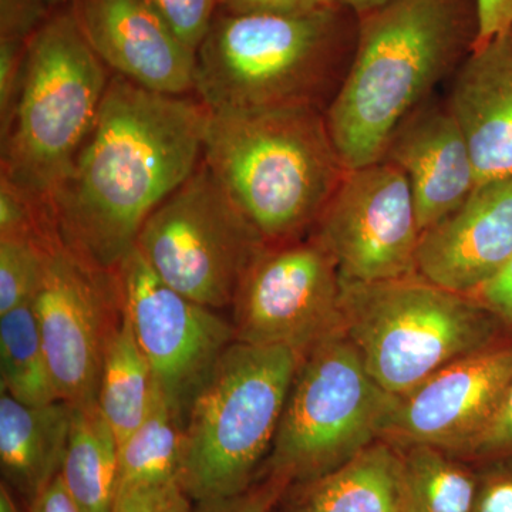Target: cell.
Masks as SVG:
<instances>
[{"label": "cell", "mask_w": 512, "mask_h": 512, "mask_svg": "<svg viewBox=\"0 0 512 512\" xmlns=\"http://www.w3.org/2000/svg\"><path fill=\"white\" fill-rule=\"evenodd\" d=\"M301 360L281 346L232 342L224 350L185 414L178 483L192 501L222 500L255 483Z\"/></svg>", "instance_id": "cell-5"}, {"label": "cell", "mask_w": 512, "mask_h": 512, "mask_svg": "<svg viewBox=\"0 0 512 512\" xmlns=\"http://www.w3.org/2000/svg\"><path fill=\"white\" fill-rule=\"evenodd\" d=\"M29 512H83L67 491L60 473L30 501Z\"/></svg>", "instance_id": "cell-37"}, {"label": "cell", "mask_w": 512, "mask_h": 512, "mask_svg": "<svg viewBox=\"0 0 512 512\" xmlns=\"http://www.w3.org/2000/svg\"><path fill=\"white\" fill-rule=\"evenodd\" d=\"M476 0H387L359 16L352 63L325 111L346 170L382 160L394 131L476 47Z\"/></svg>", "instance_id": "cell-2"}, {"label": "cell", "mask_w": 512, "mask_h": 512, "mask_svg": "<svg viewBox=\"0 0 512 512\" xmlns=\"http://www.w3.org/2000/svg\"><path fill=\"white\" fill-rule=\"evenodd\" d=\"M387 0H342V5L356 13L357 16L366 15L386 3Z\"/></svg>", "instance_id": "cell-38"}, {"label": "cell", "mask_w": 512, "mask_h": 512, "mask_svg": "<svg viewBox=\"0 0 512 512\" xmlns=\"http://www.w3.org/2000/svg\"><path fill=\"white\" fill-rule=\"evenodd\" d=\"M468 296L481 303L503 328H512V258L494 278Z\"/></svg>", "instance_id": "cell-34"}, {"label": "cell", "mask_w": 512, "mask_h": 512, "mask_svg": "<svg viewBox=\"0 0 512 512\" xmlns=\"http://www.w3.org/2000/svg\"><path fill=\"white\" fill-rule=\"evenodd\" d=\"M49 2L53 9H59L63 8V6L69 5L72 0H49Z\"/></svg>", "instance_id": "cell-40"}, {"label": "cell", "mask_w": 512, "mask_h": 512, "mask_svg": "<svg viewBox=\"0 0 512 512\" xmlns=\"http://www.w3.org/2000/svg\"><path fill=\"white\" fill-rule=\"evenodd\" d=\"M343 332L367 372L393 396L493 345L503 328L471 296L419 274L372 284L342 282Z\"/></svg>", "instance_id": "cell-7"}, {"label": "cell", "mask_w": 512, "mask_h": 512, "mask_svg": "<svg viewBox=\"0 0 512 512\" xmlns=\"http://www.w3.org/2000/svg\"><path fill=\"white\" fill-rule=\"evenodd\" d=\"M53 10L49 0H0V40L28 43Z\"/></svg>", "instance_id": "cell-30"}, {"label": "cell", "mask_w": 512, "mask_h": 512, "mask_svg": "<svg viewBox=\"0 0 512 512\" xmlns=\"http://www.w3.org/2000/svg\"><path fill=\"white\" fill-rule=\"evenodd\" d=\"M67 6L111 72L165 96L195 92L197 52L150 0H72Z\"/></svg>", "instance_id": "cell-15"}, {"label": "cell", "mask_w": 512, "mask_h": 512, "mask_svg": "<svg viewBox=\"0 0 512 512\" xmlns=\"http://www.w3.org/2000/svg\"><path fill=\"white\" fill-rule=\"evenodd\" d=\"M183 447L184 419L157 386L146 419L120 444L117 493L178 481Z\"/></svg>", "instance_id": "cell-23"}, {"label": "cell", "mask_w": 512, "mask_h": 512, "mask_svg": "<svg viewBox=\"0 0 512 512\" xmlns=\"http://www.w3.org/2000/svg\"><path fill=\"white\" fill-rule=\"evenodd\" d=\"M399 448L409 512L473 511L480 478L463 461L430 444Z\"/></svg>", "instance_id": "cell-24"}, {"label": "cell", "mask_w": 512, "mask_h": 512, "mask_svg": "<svg viewBox=\"0 0 512 512\" xmlns=\"http://www.w3.org/2000/svg\"><path fill=\"white\" fill-rule=\"evenodd\" d=\"M2 393L33 406L60 400L32 302L0 315Z\"/></svg>", "instance_id": "cell-25"}, {"label": "cell", "mask_w": 512, "mask_h": 512, "mask_svg": "<svg viewBox=\"0 0 512 512\" xmlns=\"http://www.w3.org/2000/svg\"><path fill=\"white\" fill-rule=\"evenodd\" d=\"M285 497V512H409L400 448L377 440L335 470L292 484Z\"/></svg>", "instance_id": "cell-19"}, {"label": "cell", "mask_w": 512, "mask_h": 512, "mask_svg": "<svg viewBox=\"0 0 512 512\" xmlns=\"http://www.w3.org/2000/svg\"><path fill=\"white\" fill-rule=\"evenodd\" d=\"M309 235L333 256L342 282L417 274L421 231L412 188L387 161L346 170Z\"/></svg>", "instance_id": "cell-12"}, {"label": "cell", "mask_w": 512, "mask_h": 512, "mask_svg": "<svg viewBox=\"0 0 512 512\" xmlns=\"http://www.w3.org/2000/svg\"><path fill=\"white\" fill-rule=\"evenodd\" d=\"M403 171L420 231L460 208L477 187L466 138L447 101L427 100L394 131L382 160Z\"/></svg>", "instance_id": "cell-17"}, {"label": "cell", "mask_w": 512, "mask_h": 512, "mask_svg": "<svg viewBox=\"0 0 512 512\" xmlns=\"http://www.w3.org/2000/svg\"><path fill=\"white\" fill-rule=\"evenodd\" d=\"M157 383L138 346L130 320L111 339L101 370L97 406L120 444L143 423L156 394Z\"/></svg>", "instance_id": "cell-22"}, {"label": "cell", "mask_w": 512, "mask_h": 512, "mask_svg": "<svg viewBox=\"0 0 512 512\" xmlns=\"http://www.w3.org/2000/svg\"><path fill=\"white\" fill-rule=\"evenodd\" d=\"M265 247L204 161L150 215L136 244L165 284L214 311L232 305Z\"/></svg>", "instance_id": "cell-9"}, {"label": "cell", "mask_w": 512, "mask_h": 512, "mask_svg": "<svg viewBox=\"0 0 512 512\" xmlns=\"http://www.w3.org/2000/svg\"><path fill=\"white\" fill-rule=\"evenodd\" d=\"M512 384V345L477 350L397 399L383 439L461 456L500 409Z\"/></svg>", "instance_id": "cell-14"}, {"label": "cell", "mask_w": 512, "mask_h": 512, "mask_svg": "<svg viewBox=\"0 0 512 512\" xmlns=\"http://www.w3.org/2000/svg\"><path fill=\"white\" fill-rule=\"evenodd\" d=\"M74 406L0 397V464L6 481L32 501L62 470Z\"/></svg>", "instance_id": "cell-20"}, {"label": "cell", "mask_w": 512, "mask_h": 512, "mask_svg": "<svg viewBox=\"0 0 512 512\" xmlns=\"http://www.w3.org/2000/svg\"><path fill=\"white\" fill-rule=\"evenodd\" d=\"M107 70L69 6L53 10L30 37L22 90L2 136V177L47 210L93 131Z\"/></svg>", "instance_id": "cell-6"}, {"label": "cell", "mask_w": 512, "mask_h": 512, "mask_svg": "<svg viewBox=\"0 0 512 512\" xmlns=\"http://www.w3.org/2000/svg\"><path fill=\"white\" fill-rule=\"evenodd\" d=\"M210 110L110 77L96 124L49 202L60 244L114 272L150 215L194 174Z\"/></svg>", "instance_id": "cell-1"}, {"label": "cell", "mask_w": 512, "mask_h": 512, "mask_svg": "<svg viewBox=\"0 0 512 512\" xmlns=\"http://www.w3.org/2000/svg\"><path fill=\"white\" fill-rule=\"evenodd\" d=\"M53 242L25 235L0 237V315L33 301Z\"/></svg>", "instance_id": "cell-26"}, {"label": "cell", "mask_w": 512, "mask_h": 512, "mask_svg": "<svg viewBox=\"0 0 512 512\" xmlns=\"http://www.w3.org/2000/svg\"><path fill=\"white\" fill-rule=\"evenodd\" d=\"M471 512H512V473L500 471L480 480Z\"/></svg>", "instance_id": "cell-36"}, {"label": "cell", "mask_w": 512, "mask_h": 512, "mask_svg": "<svg viewBox=\"0 0 512 512\" xmlns=\"http://www.w3.org/2000/svg\"><path fill=\"white\" fill-rule=\"evenodd\" d=\"M28 43L0 40V134L2 136L12 123L13 113L22 90Z\"/></svg>", "instance_id": "cell-31"}, {"label": "cell", "mask_w": 512, "mask_h": 512, "mask_svg": "<svg viewBox=\"0 0 512 512\" xmlns=\"http://www.w3.org/2000/svg\"><path fill=\"white\" fill-rule=\"evenodd\" d=\"M357 28L359 16L346 6L302 16L218 10L197 50V99L210 111H326L348 74Z\"/></svg>", "instance_id": "cell-4"}, {"label": "cell", "mask_w": 512, "mask_h": 512, "mask_svg": "<svg viewBox=\"0 0 512 512\" xmlns=\"http://www.w3.org/2000/svg\"><path fill=\"white\" fill-rule=\"evenodd\" d=\"M116 275L124 312L158 389L185 421L198 387L235 342L232 323L165 284L137 248Z\"/></svg>", "instance_id": "cell-13"}, {"label": "cell", "mask_w": 512, "mask_h": 512, "mask_svg": "<svg viewBox=\"0 0 512 512\" xmlns=\"http://www.w3.org/2000/svg\"><path fill=\"white\" fill-rule=\"evenodd\" d=\"M60 476L83 512H113L119 441L97 402L74 406Z\"/></svg>", "instance_id": "cell-21"}, {"label": "cell", "mask_w": 512, "mask_h": 512, "mask_svg": "<svg viewBox=\"0 0 512 512\" xmlns=\"http://www.w3.org/2000/svg\"><path fill=\"white\" fill-rule=\"evenodd\" d=\"M202 161L266 245L308 237L346 173L309 106L210 111Z\"/></svg>", "instance_id": "cell-3"}, {"label": "cell", "mask_w": 512, "mask_h": 512, "mask_svg": "<svg viewBox=\"0 0 512 512\" xmlns=\"http://www.w3.org/2000/svg\"><path fill=\"white\" fill-rule=\"evenodd\" d=\"M0 512H22L5 481L0 485Z\"/></svg>", "instance_id": "cell-39"}, {"label": "cell", "mask_w": 512, "mask_h": 512, "mask_svg": "<svg viewBox=\"0 0 512 512\" xmlns=\"http://www.w3.org/2000/svg\"><path fill=\"white\" fill-rule=\"evenodd\" d=\"M343 6L342 0H220L221 12L231 15L302 16Z\"/></svg>", "instance_id": "cell-33"}, {"label": "cell", "mask_w": 512, "mask_h": 512, "mask_svg": "<svg viewBox=\"0 0 512 512\" xmlns=\"http://www.w3.org/2000/svg\"><path fill=\"white\" fill-rule=\"evenodd\" d=\"M113 512H194L192 500L178 481L117 493Z\"/></svg>", "instance_id": "cell-28"}, {"label": "cell", "mask_w": 512, "mask_h": 512, "mask_svg": "<svg viewBox=\"0 0 512 512\" xmlns=\"http://www.w3.org/2000/svg\"><path fill=\"white\" fill-rule=\"evenodd\" d=\"M178 37L197 52L220 9V0H150Z\"/></svg>", "instance_id": "cell-27"}, {"label": "cell", "mask_w": 512, "mask_h": 512, "mask_svg": "<svg viewBox=\"0 0 512 512\" xmlns=\"http://www.w3.org/2000/svg\"><path fill=\"white\" fill-rule=\"evenodd\" d=\"M264 476L242 493L222 500L198 503L194 512H272L275 505L284 498L291 483L272 474Z\"/></svg>", "instance_id": "cell-29"}, {"label": "cell", "mask_w": 512, "mask_h": 512, "mask_svg": "<svg viewBox=\"0 0 512 512\" xmlns=\"http://www.w3.org/2000/svg\"><path fill=\"white\" fill-rule=\"evenodd\" d=\"M32 305L59 399L97 402L104 357L124 319L116 271L94 268L55 241Z\"/></svg>", "instance_id": "cell-11"}, {"label": "cell", "mask_w": 512, "mask_h": 512, "mask_svg": "<svg viewBox=\"0 0 512 512\" xmlns=\"http://www.w3.org/2000/svg\"><path fill=\"white\" fill-rule=\"evenodd\" d=\"M235 342L281 346L302 357L343 332L342 279L315 238L266 245L232 301Z\"/></svg>", "instance_id": "cell-10"}, {"label": "cell", "mask_w": 512, "mask_h": 512, "mask_svg": "<svg viewBox=\"0 0 512 512\" xmlns=\"http://www.w3.org/2000/svg\"><path fill=\"white\" fill-rule=\"evenodd\" d=\"M478 39L476 46L512 32V0H476Z\"/></svg>", "instance_id": "cell-35"}, {"label": "cell", "mask_w": 512, "mask_h": 512, "mask_svg": "<svg viewBox=\"0 0 512 512\" xmlns=\"http://www.w3.org/2000/svg\"><path fill=\"white\" fill-rule=\"evenodd\" d=\"M399 397L367 372L345 332L302 357L264 474L302 483L383 439Z\"/></svg>", "instance_id": "cell-8"}, {"label": "cell", "mask_w": 512, "mask_h": 512, "mask_svg": "<svg viewBox=\"0 0 512 512\" xmlns=\"http://www.w3.org/2000/svg\"><path fill=\"white\" fill-rule=\"evenodd\" d=\"M458 457H512V384L493 419Z\"/></svg>", "instance_id": "cell-32"}, {"label": "cell", "mask_w": 512, "mask_h": 512, "mask_svg": "<svg viewBox=\"0 0 512 512\" xmlns=\"http://www.w3.org/2000/svg\"><path fill=\"white\" fill-rule=\"evenodd\" d=\"M447 104L466 138L477 185L512 177V32L471 50Z\"/></svg>", "instance_id": "cell-18"}, {"label": "cell", "mask_w": 512, "mask_h": 512, "mask_svg": "<svg viewBox=\"0 0 512 512\" xmlns=\"http://www.w3.org/2000/svg\"><path fill=\"white\" fill-rule=\"evenodd\" d=\"M512 258V177L478 184L466 202L421 232L417 274L463 295L487 284Z\"/></svg>", "instance_id": "cell-16"}]
</instances>
